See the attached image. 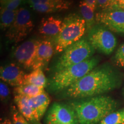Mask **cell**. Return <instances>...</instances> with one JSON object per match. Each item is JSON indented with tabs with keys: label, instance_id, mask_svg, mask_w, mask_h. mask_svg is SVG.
<instances>
[{
	"label": "cell",
	"instance_id": "16",
	"mask_svg": "<svg viewBox=\"0 0 124 124\" xmlns=\"http://www.w3.org/2000/svg\"><path fill=\"white\" fill-rule=\"evenodd\" d=\"M72 4V1L68 0L64 3L62 4H37L30 5V7L33 10L41 13H55L67 10Z\"/></svg>",
	"mask_w": 124,
	"mask_h": 124
},
{
	"label": "cell",
	"instance_id": "26",
	"mask_svg": "<svg viewBox=\"0 0 124 124\" xmlns=\"http://www.w3.org/2000/svg\"><path fill=\"white\" fill-rule=\"evenodd\" d=\"M9 87L4 82H1L0 83V97L2 101H7L9 97Z\"/></svg>",
	"mask_w": 124,
	"mask_h": 124
},
{
	"label": "cell",
	"instance_id": "11",
	"mask_svg": "<svg viewBox=\"0 0 124 124\" xmlns=\"http://www.w3.org/2000/svg\"><path fill=\"white\" fill-rule=\"evenodd\" d=\"M26 74L20 66L16 63H9L1 67L0 78L3 82L12 86L23 85Z\"/></svg>",
	"mask_w": 124,
	"mask_h": 124
},
{
	"label": "cell",
	"instance_id": "25",
	"mask_svg": "<svg viewBox=\"0 0 124 124\" xmlns=\"http://www.w3.org/2000/svg\"><path fill=\"white\" fill-rule=\"evenodd\" d=\"M116 64L124 67V44H122L116 52L114 56Z\"/></svg>",
	"mask_w": 124,
	"mask_h": 124
},
{
	"label": "cell",
	"instance_id": "21",
	"mask_svg": "<svg viewBox=\"0 0 124 124\" xmlns=\"http://www.w3.org/2000/svg\"><path fill=\"white\" fill-rule=\"evenodd\" d=\"M100 124H124V111H113L106 116Z\"/></svg>",
	"mask_w": 124,
	"mask_h": 124
},
{
	"label": "cell",
	"instance_id": "6",
	"mask_svg": "<svg viewBox=\"0 0 124 124\" xmlns=\"http://www.w3.org/2000/svg\"><path fill=\"white\" fill-rule=\"evenodd\" d=\"M33 28L30 11L25 8L20 7L17 10L15 21L7 30L6 36L12 43H19L30 33Z\"/></svg>",
	"mask_w": 124,
	"mask_h": 124
},
{
	"label": "cell",
	"instance_id": "27",
	"mask_svg": "<svg viewBox=\"0 0 124 124\" xmlns=\"http://www.w3.org/2000/svg\"><path fill=\"white\" fill-rule=\"evenodd\" d=\"M68 0H28L29 5L37 4H62L64 3Z\"/></svg>",
	"mask_w": 124,
	"mask_h": 124
},
{
	"label": "cell",
	"instance_id": "1",
	"mask_svg": "<svg viewBox=\"0 0 124 124\" xmlns=\"http://www.w3.org/2000/svg\"><path fill=\"white\" fill-rule=\"evenodd\" d=\"M117 85V76L111 67H96L64 90V96L76 100L95 97L112 90Z\"/></svg>",
	"mask_w": 124,
	"mask_h": 124
},
{
	"label": "cell",
	"instance_id": "4",
	"mask_svg": "<svg viewBox=\"0 0 124 124\" xmlns=\"http://www.w3.org/2000/svg\"><path fill=\"white\" fill-rule=\"evenodd\" d=\"M86 31V25L83 18L78 14H70L63 20L60 33L55 38L56 53L63 52L71 45L83 38Z\"/></svg>",
	"mask_w": 124,
	"mask_h": 124
},
{
	"label": "cell",
	"instance_id": "3",
	"mask_svg": "<svg viewBox=\"0 0 124 124\" xmlns=\"http://www.w3.org/2000/svg\"><path fill=\"white\" fill-rule=\"evenodd\" d=\"M99 61L98 58L92 57L86 61L55 72L49 80V89L54 92L65 90L95 68Z\"/></svg>",
	"mask_w": 124,
	"mask_h": 124
},
{
	"label": "cell",
	"instance_id": "31",
	"mask_svg": "<svg viewBox=\"0 0 124 124\" xmlns=\"http://www.w3.org/2000/svg\"><path fill=\"white\" fill-rule=\"evenodd\" d=\"M4 1V0H0V1H1V3H2Z\"/></svg>",
	"mask_w": 124,
	"mask_h": 124
},
{
	"label": "cell",
	"instance_id": "32",
	"mask_svg": "<svg viewBox=\"0 0 124 124\" xmlns=\"http://www.w3.org/2000/svg\"></svg>",
	"mask_w": 124,
	"mask_h": 124
},
{
	"label": "cell",
	"instance_id": "30",
	"mask_svg": "<svg viewBox=\"0 0 124 124\" xmlns=\"http://www.w3.org/2000/svg\"><path fill=\"white\" fill-rule=\"evenodd\" d=\"M1 124H13V122L9 119H6V120L3 121L2 122H1Z\"/></svg>",
	"mask_w": 124,
	"mask_h": 124
},
{
	"label": "cell",
	"instance_id": "5",
	"mask_svg": "<svg viewBox=\"0 0 124 124\" xmlns=\"http://www.w3.org/2000/svg\"><path fill=\"white\" fill-rule=\"evenodd\" d=\"M95 50L87 39L83 38L63 51L54 66L55 73L92 58Z\"/></svg>",
	"mask_w": 124,
	"mask_h": 124
},
{
	"label": "cell",
	"instance_id": "15",
	"mask_svg": "<svg viewBox=\"0 0 124 124\" xmlns=\"http://www.w3.org/2000/svg\"><path fill=\"white\" fill-rule=\"evenodd\" d=\"M28 99V97L23 95H15V101L20 113L27 121L36 123L38 121L36 119L33 110L29 104Z\"/></svg>",
	"mask_w": 124,
	"mask_h": 124
},
{
	"label": "cell",
	"instance_id": "20",
	"mask_svg": "<svg viewBox=\"0 0 124 124\" xmlns=\"http://www.w3.org/2000/svg\"><path fill=\"white\" fill-rule=\"evenodd\" d=\"M18 10V9H17ZM17 10H12L1 7L0 27L2 31L8 30L15 21Z\"/></svg>",
	"mask_w": 124,
	"mask_h": 124
},
{
	"label": "cell",
	"instance_id": "22",
	"mask_svg": "<svg viewBox=\"0 0 124 124\" xmlns=\"http://www.w3.org/2000/svg\"><path fill=\"white\" fill-rule=\"evenodd\" d=\"M118 7L116 0H97V8L101 11L110 10Z\"/></svg>",
	"mask_w": 124,
	"mask_h": 124
},
{
	"label": "cell",
	"instance_id": "19",
	"mask_svg": "<svg viewBox=\"0 0 124 124\" xmlns=\"http://www.w3.org/2000/svg\"><path fill=\"white\" fill-rule=\"evenodd\" d=\"M15 95L25 96L28 98L36 97L44 92V88L35 86L33 85H23L16 87L14 89Z\"/></svg>",
	"mask_w": 124,
	"mask_h": 124
},
{
	"label": "cell",
	"instance_id": "8",
	"mask_svg": "<svg viewBox=\"0 0 124 124\" xmlns=\"http://www.w3.org/2000/svg\"><path fill=\"white\" fill-rule=\"evenodd\" d=\"M46 124H79L77 113L70 105L55 102L46 116Z\"/></svg>",
	"mask_w": 124,
	"mask_h": 124
},
{
	"label": "cell",
	"instance_id": "28",
	"mask_svg": "<svg viewBox=\"0 0 124 124\" xmlns=\"http://www.w3.org/2000/svg\"><path fill=\"white\" fill-rule=\"evenodd\" d=\"M84 1L95 11L97 9V0H84Z\"/></svg>",
	"mask_w": 124,
	"mask_h": 124
},
{
	"label": "cell",
	"instance_id": "17",
	"mask_svg": "<svg viewBox=\"0 0 124 124\" xmlns=\"http://www.w3.org/2000/svg\"><path fill=\"white\" fill-rule=\"evenodd\" d=\"M24 85H33L44 89L47 85V80L43 69L34 70L31 73L26 74Z\"/></svg>",
	"mask_w": 124,
	"mask_h": 124
},
{
	"label": "cell",
	"instance_id": "14",
	"mask_svg": "<svg viewBox=\"0 0 124 124\" xmlns=\"http://www.w3.org/2000/svg\"><path fill=\"white\" fill-rule=\"evenodd\" d=\"M50 101L49 95L45 91L36 97L29 98V104L33 110L35 118L38 121L45 114L50 103Z\"/></svg>",
	"mask_w": 124,
	"mask_h": 124
},
{
	"label": "cell",
	"instance_id": "18",
	"mask_svg": "<svg viewBox=\"0 0 124 124\" xmlns=\"http://www.w3.org/2000/svg\"><path fill=\"white\" fill-rule=\"evenodd\" d=\"M82 17L85 20L86 25V31L89 32L95 26L96 21L94 11L84 1H81L79 5Z\"/></svg>",
	"mask_w": 124,
	"mask_h": 124
},
{
	"label": "cell",
	"instance_id": "7",
	"mask_svg": "<svg viewBox=\"0 0 124 124\" xmlns=\"http://www.w3.org/2000/svg\"><path fill=\"white\" fill-rule=\"evenodd\" d=\"M87 40L95 49L105 55H110L117 46V39L103 25H95L88 32Z\"/></svg>",
	"mask_w": 124,
	"mask_h": 124
},
{
	"label": "cell",
	"instance_id": "29",
	"mask_svg": "<svg viewBox=\"0 0 124 124\" xmlns=\"http://www.w3.org/2000/svg\"><path fill=\"white\" fill-rule=\"evenodd\" d=\"M118 7L122 9H124V0H116Z\"/></svg>",
	"mask_w": 124,
	"mask_h": 124
},
{
	"label": "cell",
	"instance_id": "9",
	"mask_svg": "<svg viewBox=\"0 0 124 124\" xmlns=\"http://www.w3.org/2000/svg\"><path fill=\"white\" fill-rule=\"evenodd\" d=\"M40 40L32 39L18 46L13 52V56L19 65L26 70H33L36 52Z\"/></svg>",
	"mask_w": 124,
	"mask_h": 124
},
{
	"label": "cell",
	"instance_id": "13",
	"mask_svg": "<svg viewBox=\"0 0 124 124\" xmlns=\"http://www.w3.org/2000/svg\"><path fill=\"white\" fill-rule=\"evenodd\" d=\"M63 21L53 16L43 18L39 27L40 34L47 37H56L59 34L63 26Z\"/></svg>",
	"mask_w": 124,
	"mask_h": 124
},
{
	"label": "cell",
	"instance_id": "24",
	"mask_svg": "<svg viewBox=\"0 0 124 124\" xmlns=\"http://www.w3.org/2000/svg\"><path fill=\"white\" fill-rule=\"evenodd\" d=\"M12 115V122L13 124H30L24 117L19 111L14 108Z\"/></svg>",
	"mask_w": 124,
	"mask_h": 124
},
{
	"label": "cell",
	"instance_id": "2",
	"mask_svg": "<svg viewBox=\"0 0 124 124\" xmlns=\"http://www.w3.org/2000/svg\"><path fill=\"white\" fill-rule=\"evenodd\" d=\"M77 113L79 124H97L114 111L117 102L108 96L78 99L70 102Z\"/></svg>",
	"mask_w": 124,
	"mask_h": 124
},
{
	"label": "cell",
	"instance_id": "23",
	"mask_svg": "<svg viewBox=\"0 0 124 124\" xmlns=\"http://www.w3.org/2000/svg\"><path fill=\"white\" fill-rule=\"evenodd\" d=\"M27 2L28 0H4L1 4V7L10 10H16L19 9L21 5Z\"/></svg>",
	"mask_w": 124,
	"mask_h": 124
},
{
	"label": "cell",
	"instance_id": "10",
	"mask_svg": "<svg viewBox=\"0 0 124 124\" xmlns=\"http://www.w3.org/2000/svg\"><path fill=\"white\" fill-rule=\"evenodd\" d=\"M96 22L110 30L124 34V9L119 7L110 10L100 11L95 15Z\"/></svg>",
	"mask_w": 124,
	"mask_h": 124
},
{
	"label": "cell",
	"instance_id": "12",
	"mask_svg": "<svg viewBox=\"0 0 124 124\" xmlns=\"http://www.w3.org/2000/svg\"><path fill=\"white\" fill-rule=\"evenodd\" d=\"M55 48L49 40H40L36 52L34 70L43 69L46 67L53 56Z\"/></svg>",
	"mask_w": 124,
	"mask_h": 124
}]
</instances>
